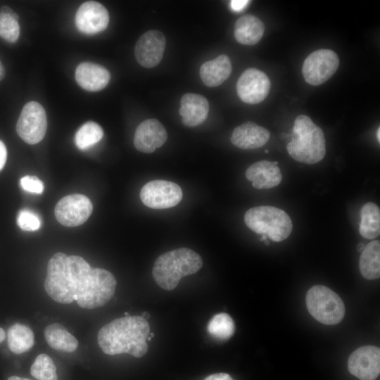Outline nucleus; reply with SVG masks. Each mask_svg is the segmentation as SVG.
Masks as SVG:
<instances>
[{
	"label": "nucleus",
	"instance_id": "c756f323",
	"mask_svg": "<svg viewBox=\"0 0 380 380\" xmlns=\"http://www.w3.org/2000/svg\"><path fill=\"white\" fill-rule=\"evenodd\" d=\"M17 224L24 231L33 232L40 228L41 220L39 217L33 211L23 209L18 213Z\"/></svg>",
	"mask_w": 380,
	"mask_h": 380
},
{
	"label": "nucleus",
	"instance_id": "6ab92c4d",
	"mask_svg": "<svg viewBox=\"0 0 380 380\" xmlns=\"http://www.w3.org/2000/svg\"><path fill=\"white\" fill-rule=\"evenodd\" d=\"M209 104L202 95L187 93L180 101L179 114L184 125L196 127L203 123L208 117Z\"/></svg>",
	"mask_w": 380,
	"mask_h": 380
},
{
	"label": "nucleus",
	"instance_id": "f03ea898",
	"mask_svg": "<svg viewBox=\"0 0 380 380\" xmlns=\"http://www.w3.org/2000/svg\"><path fill=\"white\" fill-rule=\"evenodd\" d=\"M149 333V324L141 316L123 317L102 327L97 341L105 354L127 353L141 357L148 349L146 338Z\"/></svg>",
	"mask_w": 380,
	"mask_h": 380
},
{
	"label": "nucleus",
	"instance_id": "72a5a7b5",
	"mask_svg": "<svg viewBox=\"0 0 380 380\" xmlns=\"http://www.w3.org/2000/svg\"><path fill=\"white\" fill-rule=\"evenodd\" d=\"M7 157V151L4 144L0 140V170L4 167Z\"/></svg>",
	"mask_w": 380,
	"mask_h": 380
},
{
	"label": "nucleus",
	"instance_id": "f8f14e48",
	"mask_svg": "<svg viewBox=\"0 0 380 380\" xmlns=\"http://www.w3.org/2000/svg\"><path fill=\"white\" fill-rule=\"evenodd\" d=\"M350 373L360 380H375L380 373V350L365 346L355 350L349 357Z\"/></svg>",
	"mask_w": 380,
	"mask_h": 380
},
{
	"label": "nucleus",
	"instance_id": "20e7f679",
	"mask_svg": "<svg viewBox=\"0 0 380 380\" xmlns=\"http://www.w3.org/2000/svg\"><path fill=\"white\" fill-rule=\"evenodd\" d=\"M289 154L296 161L315 164L326 154V141L322 129L305 115L295 120L291 141L287 144Z\"/></svg>",
	"mask_w": 380,
	"mask_h": 380
},
{
	"label": "nucleus",
	"instance_id": "412c9836",
	"mask_svg": "<svg viewBox=\"0 0 380 380\" xmlns=\"http://www.w3.org/2000/svg\"><path fill=\"white\" fill-rule=\"evenodd\" d=\"M265 26L256 16L251 14L240 17L235 23L234 37L244 45L256 44L263 36Z\"/></svg>",
	"mask_w": 380,
	"mask_h": 380
},
{
	"label": "nucleus",
	"instance_id": "473e14b6",
	"mask_svg": "<svg viewBox=\"0 0 380 380\" xmlns=\"http://www.w3.org/2000/svg\"><path fill=\"white\" fill-rule=\"evenodd\" d=\"M204 380H233V379L229 374L221 372L211 374Z\"/></svg>",
	"mask_w": 380,
	"mask_h": 380
},
{
	"label": "nucleus",
	"instance_id": "dca6fc26",
	"mask_svg": "<svg viewBox=\"0 0 380 380\" xmlns=\"http://www.w3.org/2000/svg\"><path fill=\"white\" fill-rule=\"evenodd\" d=\"M278 162L261 160L252 164L246 171V177L258 189H267L278 186L282 179Z\"/></svg>",
	"mask_w": 380,
	"mask_h": 380
},
{
	"label": "nucleus",
	"instance_id": "2eb2a0df",
	"mask_svg": "<svg viewBox=\"0 0 380 380\" xmlns=\"http://www.w3.org/2000/svg\"><path fill=\"white\" fill-rule=\"evenodd\" d=\"M167 139L164 126L156 119H148L137 127L134 136V145L139 151L151 153L161 147Z\"/></svg>",
	"mask_w": 380,
	"mask_h": 380
},
{
	"label": "nucleus",
	"instance_id": "7ed1b4c3",
	"mask_svg": "<svg viewBox=\"0 0 380 380\" xmlns=\"http://www.w3.org/2000/svg\"><path fill=\"white\" fill-rule=\"evenodd\" d=\"M203 260L196 252L180 248L160 255L155 261L152 274L156 284L165 290H172L185 276L196 273Z\"/></svg>",
	"mask_w": 380,
	"mask_h": 380
},
{
	"label": "nucleus",
	"instance_id": "9d476101",
	"mask_svg": "<svg viewBox=\"0 0 380 380\" xmlns=\"http://www.w3.org/2000/svg\"><path fill=\"white\" fill-rule=\"evenodd\" d=\"M93 205L86 196L70 194L58 201L54 209L56 220L65 227H76L84 223L91 215Z\"/></svg>",
	"mask_w": 380,
	"mask_h": 380
},
{
	"label": "nucleus",
	"instance_id": "0eeeda50",
	"mask_svg": "<svg viewBox=\"0 0 380 380\" xmlns=\"http://www.w3.org/2000/svg\"><path fill=\"white\" fill-rule=\"evenodd\" d=\"M47 129L46 113L44 107L36 101H30L23 108L16 124L19 137L27 144L41 141Z\"/></svg>",
	"mask_w": 380,
	"mask_h": 380
},
{
	"label": "nucleus",
	"instance_id": "5701e85b",
	"mask_svg": "<svg viewBox=\"0 0 380 380\" xmlns=\"http://www.w3.org/2000/svg\"><path fill=\"white\" fill-rule=\"evenodd\" d=\"M362 275L367 279L380 277V242L374 240L365 246L361 252L359 262Z\"/></svg>",
	"mask_w": 380,
	"mask_h": 380
},
{
	"label": "nucleus",
	"instance_id": "7c9ffc66",
	"mask_svg": "<svg viewBox=\"0 0 380 380\" xmlns=\"http://www.w3.org/2000/svg\"><path fill=\"white\" fill-rule=\"evenodd\" d=\"M22 189L27 192L41 194L44 191L43 182L36 176L26 175L20 180Z\"/></svg>",
	"mask_w": 380,
	"mask_h": 380
},
{
	"label": "nucleus",
	"instance_id": "1a4fd4ad",
	"mask_svg": "<svg viewBox=\"0 0 380 380\" xmlns=\"http://www.w3.org/2000/svg\"><path fill=\"white\" fill-rule=\"evenodd\" d=\"M182 195V191L177 184L162 179L147 182L140 191L142 203L153 209L174 207L181 201Z\"/></svg>",
	"mask_w": 380,
	"mask_h": 380
},
{
	"label": "nucleus",
	"instance_id": "cd10ccee",
	"mask_svg": "<svg viewBox=\"0 0 380 380\" xmlns=\"http://www.w3.org/2000/svg\"><path fill=\"white\" fill-rule=\"evenodd\" d=\"M103 132L96 122L89 121L82 125L75 136L78 148L85 150L98 143L103 137Z\"/></svg>",
	"mask_w": 380,
	"mask_h": 380
},
{
	"label": "nucleus",
	"instance_id": "58836bf2",
	"mask_svg": "<svg viewBox=\"0 0 380 380\" xmlns=\"http://www.w3.org/2000/svg\"><path fill=\"white\" fill-rule=\"evenodd\" d=\"M141 317L147 320L150 317V314L147 312H143Z\"/></svg>",
	"mask_w": 380,
	"mask_h": 380
},
{
	"label": "nucleus",
	"instance_id": "393cba45",
	"mask_svg": "<svg viewBox=\"0 0 380 380\" xmlns=\"http://www.w3.org/2000/svg\"><path fill=\"white\" fill-rule=\"evenodd\" d=\"M360 235L367 239H374L380 234V210L377 205L368 202L360 210L359 227Z\"/></svg>",
	"mask_w": 380,
	"mask_h": 380
},
{
	"label": "nucleus",
	"instance_id": "2f4dec72",
	"mask_svg": "<svg viewBox=\"0 0 380 380\" xmlns=\"http://www.w3.org/2000/svg\"><path fill=\"white\" fill-rule=\"evenodd\" d=\"M250 2L247 0H232L230 1V7L233 11L239 12L243 10Z\"/></svg>",
	"mask_w": 380,
	"mask_h": 380
},
{
	"label": "nucleus",
	"instance_id": "f257e3e1",
	"mask_svg": "<svg viewBox=\"0 0 380 380\" xmlns=\"http://www.w3.org/2000/svg\"><path fill=\"white\" fill-rule=\"evenodd\" d=\"M116 284L114 275L109 271L91 267L81 256L58 252L48 262L44 289L58 303L76 301L82 308L94 309L111 299Z\"/></svg>",
	"mask_w": 380,
	"mask_h": 380
},
{
	"label": "nucleus",
	"instance_id": "e433bc0d",
	"mask_svg": "<svg viewBox=\"0 0 380 380\" xmlns=\"http://www.w3.org/2000/svg\"><path fill=\"white\" fill-rule=\"evenodd\" d=\"M6 334L4 330L0 327V343L5 339Z\"/></svg>",
	"mask_w": 380,
	"mask_h": 380
},
{
	"label": "nucleus",
	"instance_id": "c9c22d12",
	"mask_svg": "<svg viewBox=\"0 0 380 380\" xmlns=\"http://www.w3.org/2000/svg\"><path fill=\"white\" fill-rule=\"evenodd\" d=\"M7 380H31L27 378H23L17 376H10Z\"/></svg>",
	"mask_w": 380,
	"mask_h": 380
},
{
	"label": "nucleus",
	"instance_id": "79ce46f5",
	"mask_svg": "<svg viewBox=\"0 0 380 380\" xmlns=\"http://www.w3.org/2000/svg\"><path fill=\"white\" fill-rule=\"evenodd\" d=\"M124 314H125V317H128V316H129V313H128V312H125Z\"/></svg>",
	"mask_w": 380,
	"mask_h": 380
},
{
	"label": "nucleus",
	"instance_id": "b1692460",
	"mask_svg": "<svg viewBox=\"0 0 380 380\" xmlns=\"http://www.w3.org/2000/svg\"><path fill=\"white\" fill-rule=\"evenodd\" d=\"M8 346L15 354L30 350L34 343V334L27 325L16 323L8 330Z\"/></svg>",
	"mask_w": 380,
	"mask_h": 380
},
{
	"label": "nucleus",
	"instance_id": "4c0bfd02",
	"mask_svg": "<svg viewBox=\"0 0 380 380\" xmlns=\"http://www.w3.org/2000/svg\"><path fill=\"white\" fill-rule=\"evenodd\" d=\"M365 246H366V245H365L364 243H358V244H357V251L360 252V253H361V252L364 250Z\"/></svg>",
	"mask_w": 380,
	"mask_h": 380
},
{
	"label": "nucleus",
	"instance_id": "a211bd4d",
	"mask_svg": "<svg viewBox=\"0 0 380 380\" xmlns=\"http://www.w3.org/2000/svg\"><path fill=\"white\" fill-rule=\"evenodd\" d=\"M75 80L82 89L89 91H98L107 86L110 80V74L101 65L84 62L76 68Z\"/></svg>",
	"mask_w": 380,
	"mask_h": 380
},
{
	"label": "nucleus",
	"instance_id": "f704fd0d",
	"mask_svg": "<svg viewBox=\"0 0 380 380\" xmlns=\"http://www.w3.org/2000/svg\"><path fill=\"white\" fill-rule=\"evenodd\" d=\"M5 76V69L0 61V80H3Z\"/></svg>",
	"mask_w": 380,
	"mask_h": 380
},
{
	"label": "nucleus",
	"instance_id": "6e6552de",
	"mask_svg": "<svg viewBox=\"0 0 380 380\" xmlns=\"http://www.w3.org/2000/svg\"><path fill=\"white\" fill-rule=\"evenodd\" d=\"M339 65L337 54L331 49H319L305 58L302 73L305 82L311 85H320L329 80Z\"/></svg>",
	"mask_w": 380,
	"mask_h": 380
},
{
	"label": "nucleus",
	"instance_id": "c85d7f7f",
	"mask_svg": "<svg viewBox=\"0 0 380 380\" xmlns=\"http://www.w3.org/2000/svg\"><path fill=\"white\" fill-rule=\"evenodd\" d=\"M30 374L37 380H58L56 367L46 354H39L30 367Z\"/></svg>",
	"mask_w": 380,
	"mask_h": 380
},
{
	"label": "nucleus",
	"instance_id": "423d86ee",
	"mask_svg": "<svg viewBox=\"0 0 380 380\" xmlns=\"http://www.w3.org/2000/svg\"><path fill=\"white\" fill-rule=\"evenodd\" d=\"M305 301L310 315L322 324L334 325L343 319L345 306L343 300L325 286L311 287L306 294Z\"/></svg>",
	"mask_w": 380,
	"mask_h": 380
},
{
	"label": "nucleus",
	"instance_id": "f3484780",
	"mask_svg": "<svg viewBox=\"0 0 380 380\" xmlns=\"http://www.w3.org/2000/svg\"><path fill=\"white\" fill-rule=\"evenodd\" d=\"M270 138V133L267 129L253 122H246L234 128L230 140L239 148L254 149L264 146Z\"/></svg>",
	"mask_w": 380,
	"mask_h": 380
},
{
	"label": "nucleus",
	"instance_id": "ddd939ff",
	"mask_svg": "<svg viewBox=\"0 0 380 380\" xmlns=\"http://www.w3.org/2000/svg\"><path fill=\"white\" fill-rule=\"evenodd\" d=\"M166 40L158 30H149L143 34L136 43L134 55L142 67L151 68L162 60Z\"/></svg>",
	"mask_w": 380,
	"mask_h": 380
},
{
	"label": "nucleus",
	"instance_id": "a19ab883",
	"mask_svg": "<svg viewBox=\"0 0 380 380\" xmlns=\"http://www.w3.org/2000/svg\"><path fill=\"white\" fill-rule=\"evenodd\" d=\"M148 336H151V338H153L154 336V333L151 332V333H149Z\"/></svg>",
	"mask_w": 380,
	"mask_h": 380
},
{
	"label": "nucleus",
	"instance_id": "4be33fe9",
	"mask_svg": "<svg viewBox=\"0 0 380 380\" xmlns=\"http://www.w3.org/2000/svg\"><path fill=\"white\" fill-rule=\"evenodd\" d=\"M44 338L53 349L72 353L76 350L78 341L62 324L53 323L46 327Z\"/></svg>",
	"mask_w": 380,
	"mask_h": 380
},
{
	"label": "nucleus",
	"instance_id": "aec40b11",
	"mask_svg": "<svg viewBox=\"0 0 380 380\" xmlns=\"http://www.w3.org/2000/svg\"><path fill=\"white\" fill-rule=\"evenodd\" d=\"M232 69L229 58L227 55L222 54L203 63L200 68V76L205 85L214 87L220 85L228 79Z\"/></svg>",
	"mask_w": 380,
	"mask_h": 380
},
{
	"label": "nucleus",
	"instance_id": "ea45409f",
	"mask_svg": "<svg viewBox=\"0 0 380 380\" xmlns=\"http://www.w3.org/2000/svg\"><path fill=\"white\" fill-rule=\"evenodd\" d=\"M376 135V139H377L378 141L379 142L380 141V127H379L377 129Z\"/></svg>",
	"mask_w": 380,
	"mask_h": 380
},
{
	"label": "nucleus",
	"instance_id": "a878e982",
	"mask_svg": "<svg viewBox=\"0 0 380 380\" xmlns=\"http://www.w3.org/2000/svg\"><path fill=\"white\" fill-rule=\"evenodd\" d=\"M19 17L10 7L3 6L0 9V37L13 43L20 35Z\"/></svg>",
	"mask_w": 380,
	"mask_h": 380
},
{
	"label": "nucleus",
	"instance_id": "39448f33",
	"mask_svg": "<svg viewBox=\"0 0 380 380\" xmlns=\"http://www.w3.org/2000/svg\"><path fill=\"white\" fill-rule=\"evenodd\" d=\"M244 222L253 232L266 236L275 242L287 239L293 229L289 215L278 208L270 205L250 208L244 215Z\"/></svg>",
	"mask_w": 380,
	"mask_h": 380
},
{
	"label": "nucleus",
	"instance_id": "bb28decb",
	"mask_svg": "<svg viewBox=\"0 0 380 380\" xmlns=\"http://www.w3.org/2000/svg\"><path fill=\"white\" fill-rule=\"evenodd\" d=\"M208 332L214 338L227 341L235 331V324L232 318L227 313L221 312L214 315L207 326Z\"/></svg>",
	"mask_w": 380,
	"mask_h": 380
},
{
	"label": "nucleus",
	"instance_id": "9b49d317",
	"mask_svg": "<svg viewBox=\"0 0 380 380\" xmlns=\"http://www.w3.org/2000/svg\"><path fill=\"white\" fill-rule=\"evenodd\" d=\"M270 86V81L265 72L256 68H248L239 77L236 91L242 101L256 104L267 96Z\"/></svg>",
	"mask_w": 380,
	"mask_h": 380
},
{
	"label": "nucleus",
	"instance_id": "4468645a",
	"mask_svg": "<svg viewBox=\"0 0 380 380\" xmlns=\"http://www.w3.org/2000/svg\"><path fill=\"white\" fill-rule=\"evenodd\" d=\"M109 23V14L100 3L89 1L83 3L75 15V24L78 30L87 34H94L104 30Z\"/></svg>",
	"mask_w": 380,
	"mask_h": 380
},
{
	"label": "nucleus",
	"instance_id": "37998d69",
	"mask_svg": "<svg viewBox=\"0 0 380 380\" xmlns=\"http://www.w3.org/2000/svg\"><path fill=\"white\" fill-rule=\"evenodd\" d=\"M265 152L266 153H267L269 151H268L267 149H266V150L265 151Z\"/></svg>",
	"mask_w": 380,
	"mask_h": 380
}]
</instances>
